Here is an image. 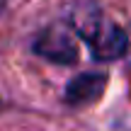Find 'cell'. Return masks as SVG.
Here are the masks:
<instances>
[{
    "label": "cell",
    "mask_w": 131,
    "mask_h": 131,
    "mask_svg": "<svg viewBox=\"0 0 131 131\" xmlns=\"http://www.w3.org/2000/svg\"><path fill=\"white\" fill-rule=\"evenodd\" d=\"M66 24L78 39L88 44L92 58L100 63L119 61L131 49L126 29L95 3H75L66 15Z\"/></svg>",
    "instance_id": "6da1fadb"
},
{
    "label": "cell",
    "mask_w": 131,
    "mask_h": 131,
    "mask_svg": "<svg viewBox=\"0 0 131 131\" xmlns=\"http://www.w3.org/2000/svg\"><path fill=\"white\" fill-rule=\"evenodd\" d=\"M104 88H107V75L104 73H95V70L80 73L66 85L63 102L68 104V107H75V109L90 107V104H95L102 97Z\"/></svg>",
    "instance_id": "3957f363"
},
{
    "label": "cell",
    "mask_w": 131,
    "mask_h": 131,
    "mask_svg": "<svg viewBox=\"0 0 131 131\" xmlns=\"http://www.w3.org/2000/svg\"><path fill=\"white\" fill-rule=\"evenodd\" d=\"M34 51H37V56L61 66H70L78 61V41L66 22L44 27L34 37Z\"/></svg>",
    "instance_id": "7a4b0ae2"
},
{
    "label": "cell",
    "mask_w": 131,
    "mask_h": 131,
    "mask_svg": "<svg viewBox=\"0 0 131 131\" xmlns=\"http://www.w3.org/2000/svg\"><path fill=\"white\" fill-rule=\"evenodd\" d=\"M3 5H5V0H0V10H3Z\"/></svg>",
    "instance_id": "277c9868"
}]
</instances>
